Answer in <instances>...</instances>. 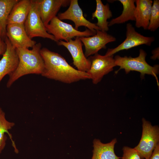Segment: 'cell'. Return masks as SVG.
<instances>
[{"label": "cell", "mask_w": 159, "mask_h": 159, "mask_svg": "<svg viewBox=\"0 0 159 159\" xmlns=\"http://www.w3.org/2000/svg\"><path fill=\"white\" fill-rule=\"evenodd\" d=\"M40 54L44 63L42 76L67 84L90 79L87 72L75 69L59 54L46 48L41 49Z\"/></svg>", "instance_id": "obj_1"}, {"label": "cell", "mask_w": 159, "mask_h": 159, "mask_svg": "<svg viewBox=\"0 0 159 159\" xmlns=\"http://www.w3.org/2000/svg\"><path fill=\"white\" fill-rule=\"evenodd\" d=\"M41 47V44L38 43L31 49L16 48L19 58V63L15 71L9 76L6 84L8 88L23 76L29 74H42L44 69V63L40 54Z\"/></svg>", "instance_id": "obj_2"}, {"label": "cell", "mask_w": 159, "mask_h": 159, "mask_svg": "<svg viewBox=\"0 0 159 159\" xmlns=\"http://www.w3.org/2000/svg\"><path fill=\"white\" fill-rule=\"evenodd\" d=\"M146 56V53L142 49L139 50V55L136 57L116 56L114 58L115 63L116 66H119L120 68L115 72L117 73L121 69H124L126 74L131 71H137L140 73L142 79L145 74L151 75L155 78L159 86L157 75L159 73V66L156 64L152 66L148 64L145 60Z\"/></svg>", "instance_id": "obj_3"}, {"label": "cell", "mask_w": 159, "mask_h": 159, "mask_svg": "<svg viewBox=\"0 0 159 159\" xmlns=\"http://www.w3.org/2000/svg\"><path fill=\"white\" fill-rule=\"evenodd\" d=\"M45 27L47 32L54 37L57 42L62 40L67 42L75 37L92 36L96 33L88 29L83 31H79L71 24L59 19L57 16L54 18Z\"/></svg>", "instance_id": "obj_4"}, {"label": "cell", "mask_w": 159, "mask_h": 159, "mask_svg": "<svg viewBox=\"0 0 159 159\" xmlns=\"http://www.w3.org/2000/svg\"><path fill=\"white\" fill-rule=\"evenodd\" d=\"M143 130L141 138L134 148L137 151L141 159H149L159 142V128L153 126L145 118L142 120Z\"/></svg>", "instance_id": "obj_5"}, {"label": "cell", "mask_w": 159, "mask_h": 159, "mask_svg": "<svg viewBox=\"0 0 159 159\" xmlns=\"http://www.w3.org/2000/svg\"><path fill=\"white\" fill-rule=\"evenodd\" d=\"M113 57L102 55L97 53L88 58L91 62V66L87 72L93 84L100 82L105 75L112 71L116 66Z\"/></svg>", "instance_id": "obj_6"}, {"label": "cell", "mask_w": 159, "mask_h": 159, "mask_svg": "<svg viewBox=\"0 0 159 159\" xmlns=\"http://www.w3.org/2000/svg\"><path fill=\"white\" fill-rule=\"evenodd\" d=\"M28 36L32 39L39 37L55 42L54 37L47 32L39 14L36 0H31V6L28 16L24 23Z\"/></svg>", "instance_id": "obj_7"}, {"label": "cell", "mask_w": 159, "mask_h": 159, "mask_svg": "<svg viewBox=\"0 0 159 159\" xmlns=\"http://www.w3.org/2000/svg\"><path fill=\"white\" fill-rule=\"evenodd\" d=\"M126 29V38L125 40L116 47L108 49L105 55L112 56L120 51L128 50L141 45L150 46L155 40L153 37L145 36L136 32L130 23L127 24Z\"/></svg>", "instance_id": "obj_8"}, {"label": "cell", "mask_w": 159, "mask_h": 159, "mask_svg": "<svg viewBox=\"0 0 159 159\" xmlns=\"http://www.w3.org/2000/svg\"><path fill=\"white\" fill-rule=\"evenodd\" d=\"M58 45L66 47L70 54L73 63L80 71L87 72L91 66V62L85 56L82 46L83 44L79 37H75L74 40L70 39L67 42L60 40L57 42Z\"/></svg>", "instance_id": "obj_9"}, {"label": "cell", "mask_w": 159, "mask_h": 159, "mask_svg": "<svg viewBox=\"0 0 159 159\" xmlns=\"http://www.w3.org/2000/svg\"><path fill=\"white\" fill-rule=\"evenodd\" d=\"M57 17L61 20L67 19L72 21L75 24V29L77 30L82 26L94 32L100 30L96 24L91 22L84 17L77 0H70L68 9L64 12L59 13Z\"/></svg>", "instance_id": "obj_10"}, {"label": "cell", "mask_w": 159, "mask_h": 159, "mask_svg": "<svg viewBox=\"0 0 159 159\" xmlns=\"http://www.w3.org/2000/svg\"><path fill=\"white\" fill-rule=\"evenodd\" d=\"M80 39L84 46V54L87 58L97 53L100 49H105L107 44L116 40L114 37L100 30H97L92 36L80 37Z\"/></svg>", "instance_id": "obj_11"}, {"label": "cell", "mask_w": 159, "mask_h": 159, "mask_svg": "<svg viewBox=\"0 0 159 159\" xmlns=\"http://www.w3.org/2000/svg\"><path fill=\"white\" fill-rule=\"evenodd\" d=\"M6 37L16 48H32L36 42L28 35L24 24H12L7 25Z\"/></svg>", "instance_id": "obj_12"}, {"label": "cell", "mask_w": 159, "mask_h": 159, "mask_svg": "<svg viewBox=\"0 0 159 159\" xmlns=\"http://www.w3.org/2000/svg\"><path fill=\"white\" fill-rule=\"evenodd\" d=\"M40 16L45 26L55 17L62 7L68 5L69 0H36Z\"/></svg>", "instance_id": "obj_13"}, {"label": "cell", "mask_w": 159, "mask_h": 159, "mask_svg": "<svg viewBox=\"0 0 159 159\" xmlns=\"http://www.w3.org/2000/svg\"><path fill=\"white\" fill-rule=\"evenodd\" d=\"M5 42L6 49L0 60V83L4 77L9 76L16 70L19 63V58L16 48L6 37Z\"/></svg>", "instance_id": "obj_14"}, {"label": "cell", "mask_w": 159, "mask_h": 159, "mask_svg": "<svg viewBox=\"0 0 159 159\" xmlns=\"http://www.w3.org/2000/svg\"><path fill=\"white\" fill-rule=\"evenodd\" d=\"M153 1L151 0H135V26L137 28L148 29L150 19Z\"/></svg>", "instance_id": "obj_15"}, {"label": "cell", "mask_w": 159, "mask_h": 159, "mask_svg": "<svg viewBox=\"0 0 159 159\" xmlns=\"http://www.w3.org/2000/svg\"><path fill=\"white\" fill-rule=\"evenodd\" d=\"M31 0L19 1L13 7L8 16L7 24H24L29 14Z\"/></svg>", "instance_id": "obj_16"}, {"label": "cell", "mask_w": 159, "mask_h": 159, "mask_svg": "<svg viewBox=\"0 0 159 159\" xmlns=\"http://www.w3.org/2000/svg\"><path fill=\"white\" fill-rule=\"evenodd\" d=\"M117 142L116 138L107 143H103L100 140L95 139L91 159H120V157L117 156L114 152V147Z\"/></svg>", "instance_id": "obj_17"}, {"label": "cell", "mask_w": 159, "mask_h": 159, "mask_svg": "<svg viewBox=\"0 0 159 159\" xmlns=\"http://www.w3.org/2000/svg\"><path fill=\"white\" fill-rule=\"evenodd\" d=\"M96 8L95 11L92 14V19L96 18L97 20L96 25L100 30L107 32L109 29V22L108 19L112 16L111 11L108 4L104 5L101 0H96Z\"/></svg>", "instance_id": "obj_18"}, {"label": "cell", "mask_w": 159, "mask_h": 159, "mask_svg": "<svg viewBox=\"0 0 159 159\" xmlns=\"http://www.w3.org/2000/svg\"><path fill=\"white\" fill-rule=\"evenodd\" d=\"M123 6L121 14L113 19L109 22V27L115 24H122L129 21H135V0H119Z\"/></svg>", "instance_id": "obj_19"}, {"label": "cell", "mask_w": 159, "mask_h": 159, "mask_svg": "<svg viewBox=\"0 0 159 159\" xmlns=\"http://www.w3.org/2000/svg\"><path fill=\"white\" fill-rule=\"evenodd\" d=\"M19 0H0V26L1 37H6V27L8 16L14 5Z\"/></svg>", "instance_id": "obj_20"}, {"label": "cell", "mask_w": 159, "mask_h": 159, "mask_svg": "<svg viewBox=\"0 0 159 159\" xmlns=\"http://www.w3.org/2000/svg\"><path fill=\"white\" fill-rule=\"evenodd\" d=\"M14 125V122H9L6 119L5 114L3 112L0 115V153H1L6 145L7 137L5 135V133L8 134L11 141L15 152L16 153H18V150L14 142L12 139V136L9 132V130L11 129Z\"/></svg>", "instance_id": "obj_21"}, {"label": "cell", "mask_w": 159, "mask_h": 159, "mask_svg": "<svg viewBox=\"0 0 159 159\" xmlns=\"http://www.w3.org/2000/svg\"><path fill=\"white\" fill-rule=\"evenodd\" d=\"M159 27V0L153 1L149 23L148 29L155 31Z\"/></svg>", "instance_id": "obj_22"}, {"label": "cell", "mask_w": 159, "mask_h": 159, "mask_svg": "<svg viewBox=\"0 0 159 159\" xmlns=\"http://www.w3.org/2000/svg\"><path fill=\"white\" fill-rule=\"evenodd\" d=\"M122 159H141L137 151L134 148L124 146L122 148Z\"/></svg>", "instance_id": "obj_23"}, {"label": "cell", "mask_w": 159, "mask_h": 159, "mask_svg": "<svg viewBox=\"0 0 159 159\" xmlns=\"http://www.w3.org/2000/svg\"><path fill=\"white\" fill-rule=\"evenodd\" d=\"M149 159H159V143L155 147Z\"/></svg>", "instance_id": "obj_24"}, {"label": "cell", "mask_w": 159, "mask_h": 159, "mask_svg": "<svg viewBox=\"0 0 159 159\" xmlns=\"http://www.w3.org/2000/svg\"><path fill=\"white\" fill-rule=\"evenodd\" d=\"M6 44L3 38L0 36V55H3L6 49Z\"/></svg>", "instance_id": "obj_25"}, {"label": "cell", "mask_w": 159, "mask_h": 159, "mask_svg": "<svg viewBox=\"0 0 159 159\" xmlns=\"http://www.w3.org/2000/svg\"><path fill=\"white\" fill-rule=\"evenodd\" d=\"M152 56L151 57V59L155 60L157 59H159V47L155 49L152 52Z\"/></svg>", "instance_id": "obj_26"}, {"label": "cell", "mask_w": 159, "mask_h": 159, "mask_svg": "<svg viewBox=\"0 0 159 159\" xmlns=\"http://www.w3.org/2000/svg\"><path fill=\"white\" fill-rule=\"evenodd\" d=\"M3 111H2L1 108L0 107V115L2 113Z\"/></svg>", "instance_id": "obj_27"}, {"label": "cell", "mask_w": 159, "mask_h": 159, "mask_svg": "<svg viewBox=\"0 0 159 159\" xmlns=\"http://www.w3.org/2000/svg\"><path fill=\"white\" fill-rule=\"evenodd\" d=\"M1 29H0V36H1Z\"/></svg>", "instance_id": "obj_28"}]
</instances>
